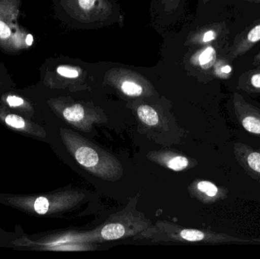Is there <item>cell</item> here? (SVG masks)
Returning a JSON list of instances; mask_svg holds the SVG:
<instances>
[{"label":"cell","instance_id":"cell-1","mask_svg":"<svg viewBox=\"0 0 260 259\" xmlns=\"http://www.w3.org/2000/svg\"><path fill=\"white\" fill-rule=\"evenodd\" d=\"M62 131L66 145L82 167L105 180L120 179L123 173V167L117 158L73 131Z\"/></svg>","mask_w":260,"mask_h":259},{"label":"cell","instance_id":"cell-2","mask_svg":"<svg viewBox=\"0 0 260 259\" xmlns=\"http://www.w3.org/2000/svg\"><path fill=\"white\" fill-rule=\"evenodd\" d=\"M76 13L84 22H92L106 17L109 11L108 0H76Z\"/></svg>","mask_w":260,"mask_h":259},{"label":"cell","instance_id":"cell-3","mask_svg":"<svg viewBox=\"0 0 260 259\" xmlns=\"http://www.w3.org/2000/svg\"><path fill=\"white\" fill-rule=\"evenodd\" d=\"M62 117L73 126L84 131L88 130L93 123L99 121V117H94L92 112L79 103H74L64 108Z\"/></svg>","mask_w":260,"mask_h":259},{"label":"cell","instance_id":"cell-4","mask_svg":"<svg viewBox=\"0 0 260 259\" xmlns=\"http://www.w3.org/2000/svg\"><path fill=\"white\" fill-rule=\"evenodd\" d=\"M260 41V22L250 29L242 38H239L237 43L231 48L229 56L231 59H235L238 56L247 53L255 44Z\"/></svg>","mask_w":260,"mask_h":259},{"label":"cell","instance_id":"cell-5","mask_svg":"<svg viewBox=\"0 0 260 259\" xmlns=\"http://www.w3.org/2000/svg\"><path fill=\"white\" fill-rule=\"evenodd\" d=\"M82 195L74 194L70 197V195L66 198H60L56 202H51V200L45 197H38L33 204L34 209L39 214H46L50 210L53 209L54 206L56 208H64L70 206V201H80L82 199Z\"/></svg>","mask_w":260,"mask_h":259},{"label":"cell","instance_id":"cell-6","mask_svg":"<svg viewBox=\"0 0 260 259\" xmlns=\"http://www.w3.org/2000/svg\"><path fill=\"white\" fill-rule=\"evenodd\" d=\"M155 161L174 171H182L189 166V160L186 157L168 152L156 155Z\"/></svg>","mask_w":260,"mask_h":259},{"label":"cell","instance_id":"cell-7","mask_svg":"<svg viewBox=\"0 0 260 259\" xmlns=\"http://www.w3.org/2000/svg\"><path fill=\"white\" fill-rule=\"evenodd\" d=\"M167 235L169 237V240H176V241H186V242H199L204 240V233L198 230L193 229H174L173 234L167 231Z\"/></svg>","mask_w":260,"mask_h":259},{"label":"cell","instance_id":"cell-8","mask_svg":"<svg viewBox=\"0 0 260 259\" xmlns=\"http://www.w3.org/2000/svg\"><path fill=\"white\" fill-rule=\"evenodd\" d=\"M126 234H129L127 228L123 224L116 222V223L105 225L101 231L99 237L101 240L109 241V240H118L126 236Z\"/></svg>","mask_w":260,"mask_h":259},{"label":"cell","instance_id":"cell-9","mask_svg":"<svg viewBox=\"0 0 260 259\" xmlns=\"http://www.w3.org/2000/svg\"><path fill=\"white\" fill-rule=\"evenodd\" d=\"M118 87L123 94L129 97H139L145 92L143 85L132 78H124L120 79Z\"/></svg>","mask_w":260,"mask_h":259},{"label":"cell","instance_id":"cell-10","mask_svg":"<svg viewBox=\"0 0 260 259\" xmlns=\"http://www.w3.org/2000/svg\"><path fill=\"white\" fill-rule=\"evenodd\" d=\"M137 115L139 120L148 126H155L159 123V116L155 109L148 105H141L138 107Z\"/></svg>","mask_w":260,"mask_h":259},{"label":"cell","instance_id":"cell-11","mask_svg":"<svg viewBox=\"0 0 260 259\" xmlns=\"http://www.w3.org/2000/svg\"><path fill=\"white\" fill-rule=\"evenodd\" d=\"M197 190L201 193H205L209 197L213 198L218 194V189L209 181H200L197 183Z\"/></svg>","mask_w":260,"mask_h":259},{"label":"cell","instance_id":"cell-12","mask_svg":"<svg viewBox=\"0 0 260 259\" xmlns=\"http://www.w3.org/2000/svg\"><path fill=\"white\" fill-rule=\"evenodd\" d=\"M243 126L249 132L260 134V120L253 117H247L243 120Z\"/></svg>","mask_w":260,"mask_h":259},{"label":"cell","instance_id":"cell-13","mask_svg":"<svg viewBox=\"0 0 260 259\" xmlns=\"http://www.w3.org/2000/svg\"><path fill=\"white\" fill-rule=\"evenodd\" d=\"M5 122L8 126L15 129H24L26 127V123L24 119L15 114H9L5 118Z\"/></svg>","mask_w":260,"mask_h":259},{"label":"cell","instance_id":"cell-14","mask_svg":"<svg viewBox=\"0 0 260 259\" xmlns=\"http://www.w3.org/2000/svg\"><path fill=\"white\" fill-rule=\"evenodd\" d=\"M215 58V51L212 47L206 49L199 56V63L202 66L210 65Z\"/></svg>","mask_w":260,"mask_h":259},{"label":"cell","instance_id":"cell-15","mask_svg":"<svg viewBox=\"0 0 260 259\" xmlns=\"http://www.w3.org/2000/svg\"><path fill=\"white\" fill-rule=\"evenodd\" d=\"M56 71H57L58 74L60 75L61 76L68 78V79H76L79 76V70L76 69V68H73V67L62 65V66L58 67Z\"/></svg>","mask_w":260,"mask_h":259},{"label":"cell","instance_id":"cell-16","mask_svg":"<svg viewBox=\"0 0 260 259\" xmlns=\"http://www.w3.org/2000/svg\"><path fill=\"white\" fill-rule=\"evenodd\" d=\"M162 7L168 13H171L178 9L181 4L182 0H160Z\"/></svg>","mask_w":260,"mask_h":259},{"label":"cell","instance_id":"cell-17","mask_svg":"<svg viewBox=\"0 0 260 259\" xmlns=\"http://www.w3.org/2000/svg\"><path fill=\"white\" fill-rule=\"evenodd\" d=\"M247 161H248L249 166L250 168L253 169L258 173H260V154L256 153V152H253V153L250 154L247 158Z\"/></svg>","mask_w":260,"mask_h":259},{"label":"cell","instance_id":"cell-18","mask_svg":"<svg viewBox=\"0 0 260 259\" xmlns=\"http://www.w3.org/2000/svg\"><path fill=\"white\" fill-rule=\"evenodd\" d=\"M217 35H218V33H217L216 30L210 29V30H206V32L203 33L201 38H200V41L203 43V44L212 42V41L216 39Z\"/></svg>","mask_w":260,"mask_h":259},{"label":"cell","instance_id":"cell-19","mask_svg":"<svg viewBox=\"0 0 260 259\" xmlns=\"http://www.w3.org/2000/svg\"><path fill=\"white\" fill-rule=\"evenodd\" d=\"M6 101L10 106H19L24 103L23 99L17 96H9L6 99Z\"/></svg>","mask_w":260,"mask_h":259},{"label":"cell","instance_id":"cell-20","mask_svg":"<svg viewBox=\"0 0 260 259\" xmlns=\"http://www.w3.org/2000/svg\"><path fill=\"white\" fill-rule=\"evenodd\" d=\"M11 35L10 28L3 21H0V38L6 39Z\"/></svg>","mask_w":260,"mask_h":259},{"label":"cell","instance_id":"cell-21","mask_svg":"<svg viewBox=\"0 0 260 259\" xmlns=\"http://www.w3.org/2000/svg\"><path fill=\"white\" fill-rule=\"evenodd\" d=\"M250 82L254 88H260V72L253 75L250 79Z\"/></svg>","mask_w":260,"mask_h":259},{"label":"cell","instance_id":"cell-22","mask_svg":"<svg viewBox=\"0 0 260 259\" xmlns=\"http://www.w3.org/2000/svg\"><path fill=\"white\" fill-rule=\"evenodd\" d=\"M33 36L31 34H28L26 38L25 42L27 44V45L30 46L33 44Z\"/></svg>","mask_w":260,"mask_h":259},{"label":"cell","instance_id":"cell-23","mask_svg":"<svg viewBox=\"0 0 260 259\" xmlns=\"http://www.w3.org/2000/svg\"><path fill=\"white\" fill-rule=\"evenodd\" d=\"M231 71H232V67L229 66V65H225V66L223 67L222 72L229 74Z\"/></svg>","mask_w":260,"mask_h":259},{"label":"cell","instance_id":"cell-24","mask_svg":"<svg viewBox=\"0 0 260 259\" xmlns=\"http://www.w3.org/2000/svg\"><path fill=\"white\" fill-rule=\"evenodd\" d=\"M253 62H254V64H257L260 62V53L256 56V57H255L254 61H253Z\"/></svg>","mask_w":260,"mask_h":259},{"label":"cell","instance_id":"cell-25","mask_svg":"<svg viewBox=\"0 0 260 259\" xmlns=\"http://www.w3.org/2000/svg\"><path fill=\"white\" fill-rule=\"evenodd\" d=\"M247 1L250 2V3H260V0H247Z\"/></svg>","mask_w":260,"mask_h":259}]
</instances>
